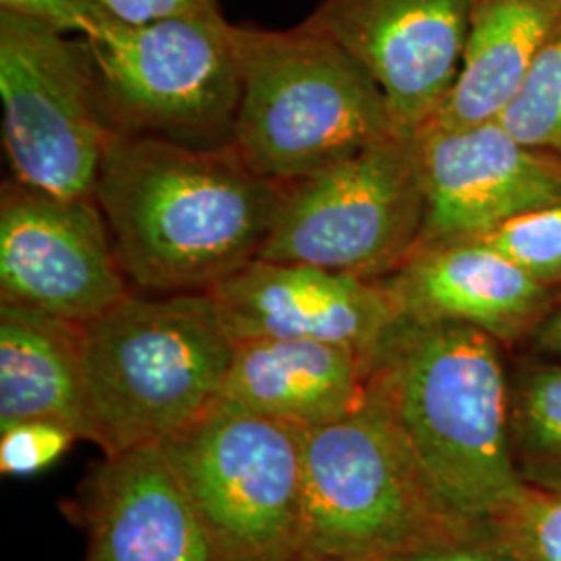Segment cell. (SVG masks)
<instances>
[{"label":"cell","instance_id":"5b68a950","mask_svg":"<svg viewBox=\"0 0 561 561\" xmlns=\"http://www.w3.org/2000/svg\"><path fill=\"white\" fill-rule=\"evenodd\" d=\"M460 541H474V530L435 503L368 403L304 431L300 549L389 561Z\"/></svg>","mask_w":561,"mask_h":561},{"label":"cell","instance_id":"277c9868","mask_svg":"<svg viewBox=\"0 0 561 561\" xmlns=\"http://www.w3.org/2000/svg\"><path fill=\"white\" fill-rule=\"evenodd\" d=\"M240 102L231 144L256 173L289 183L401 134L379 85L306 20L238 25Z\"/></svg>","mask_w":561,"mask_h":561},{"label":"cell","instance_id":"603a6c76","mask_svg":"<svg viewBox=\"0 0 561 561\" xmlns=\"http://www.w3.org/2000/svg\"><path fill=\"white\" fill-rule=\"evenodd\" d=\"M80 439L76 431L53 421H23L0 428V468L9 477L36 474Z\"/></svg>","mask_w":561,"mask_h":561},{"label":"cell","instance_id":"2e32d148","mask_svg":"<svg viewBox=\"0 0 561 561\" xmlns=\"http://www.w3.org/2000/svg\"><path fill=\"white\" fill-rule=\"evenodd\" d=\"M221 400L312 431L364 408L366 358L327 341H236Z\"/></svg>","mask_w":561,"mask_h":561},{"label":"cell","instance_id":"83f0119b","mask_svg":"<svg viewBox=\"0 0 561 561\" xmlns=\"http://www.w3.org/2000/svg\"><path fill=\"white\" fill-rule=\"evenodd\" d=\"M285 561H370L354 560V558H343V556H333V553H322V551H312V549H298L294 556H289Z\"/></svg>","mask_w":561,"mask_h":561},{"label":"cell","instance_id":"ac0fdd59","mask_svg":"<svg viewBox=\"0 0 561 561\" xmlns=\"http://www.w3.org/2000/svg\"><path fill=\"white\" fill-rule=\"evenodd\" d=\"M83 324L20 304L0 306V428L53 421L83 439Z\"/></svg>","mask_w":561,"mask_h":561},{"label":"cell","instance_id":"8992f818","mask_svg":"<svg viewBox=\"0 0 561 561\" xmlns=\"http://www.w3.org/2000/svg\"><path fill=\"white\" fill-rule=\"evenodd\" d=\"M422 222L416 140L396 134L285 183L259 259L382 280L416 252Z\"/></svg>","mask_w":561,"mask_h":561},{"label":"cell","instance_id":"6da1fadb","mask_svg":"<svg viewBox=\"0 0 561 561\" xmlns=\"http://www.w3.org/2000/svg\"><path fill=\"white\" fill-rule=\"evenodd\" d=\"M285 183L256 173L231 141L196 146L111 131L94 198L134 294H208L256 261Z\"/></svg>","mask_w":561,"mask_h":561},{"label":"cell","instance_id":"ffe728a7","mask_svg":"<svg viewBox=\"0 0 561 561\" xmlns=\"http://www.w3.org/2000/svg\"><path fill=\"white\" fill-rule=\"evenodd\" d=\"M500 123L522 144L561 157V23L542 44Z\"/></svg>","mask_w":561,"mask_h":561},{"label":"cell","instance_id":"9a60e30c","mask_svg":"<svg viewBox=\"0 0 561 561\" xmlns=\"http://www.w3.org/2000/svg\"><path fill=\"white\" fill-rule=\"evenodd\" d=\"M382 285L400 317L460 322L497 341L518 340L551 304L549 285L484 240L421 248Z\"/></svg>","mask_w":561,"mask_h":561},{"label":"cell","instance_id":"30bf717a","mask_svg":"<svg viewBox=\"0 0 561 561\" xmlns=\"http://www.w3.org/2000/svg\"><path fill=\"white\" fill-rule=\"evenodd\" d=\"M129 294L96 198H62L15 178L2 185V301L85 324Z\"/></svg>","mask_w":561,"mask_h":561},{"label":"cell","instance_id":"8fae6325","mask_svg":"<svg viewBox=\"0 0 561 561\" xmlns=\"http://www.w3.org/2000/svg\"><path fill=\"white\" fill-rule=\"evenodd\" d=\"M424 222L416 250L481 240L522 215L561 204V157L516 140L500 121L414 134Z\"/></svg>","mask_w":561,"mask_h":561},{"label":"cell","instance_id":"3957f363","mask_svg":"<svg viewBox=\"0 0 561 561\" xmlns=\"http://www.w3.org/2000/svg\"><path fill=\"white\" fill-rule=\"evenodd\" d=\"M83 439L104 456L162 445L221 398L236 352L208 294H129L83 324Z\"/></svg>","mask_w":561,"mask_h":561},{"label":"cell","instance_id":"cb8c5ba5","mask_svg":"<svg viewBox=\"0 0 561 561\" xmlns=\"http://www.w3.org/2000/svg\"><path fill=\"white\" fill-rule=\"evenodd\" d=\"M0 11L38 21L62 34L92 38L113 18L99 0H0Z\"/></svg>","mask_w":561,"mask_h":561},{"label":"cell","instance_id":"ba28073f","mask_svg":"<svg viewBox=\"0 0 561 561\" xmlns=\"http://www.w3.org/2000/svg\"><path fill=\"white\" fill-rule=\"evenodd\" d=\"M83 41L115 129L196 146L231 141L241 88L238 25L221 11L146 25L111 21Z\"/></svg>","mask_w":561,"mask_h":561},{"label":"cell","instance_id":"e0dca14e","mask_svg":"<svg viewBox=\"0 0 561 561\" xmlns=\"http://www.w3.org/2000/svg\"><path fill=\"white\" fill-rule=\"evenodd\" d=\"M560 23L561 0H474L458 78L422 127L461 129L500 119Z\"/></svg>","mask_w":561,"mask_h":561},{"label":"cell","instance_id":"52a82bcc","mask_svg":"<svg viewBox=\"0 0 561 561\" xmlns=\"http://www.w3.org/2000/svg\"><path fill=\"white\" fill-rule=\"evenodd\" d=\"M162 449L225 560L300 549L304 431L219 398Z\"/></svg>","mask_w":561,"mask_h":561},{"label":"cell","instance_id":"484cf974","mask_svg":"<svg viewBox=\"0 0 561 561\" xmlns=\"http://www.w3.org/2000/svg\"><path fill=\"white\" fill-rule=\"evenodd\" d=\"M389 561H503L491 551L477 547L474 541L449 542L431 549H422L416 553H408Z\"/></svg>","mask_w":561,"mask_h":561},{"label":"cell","instance_id":"7a4b0ae2","mask_svg":"<svg viewBox=\"0 0 561 561\" xmlns=\"http://www.w3.org/2000/svg\"><path fill=\"white\" fill-rule=\"evenodd\" d=\"M497 343L460 322L400 317L366 360V403L435 503L470 530L502 520L528 491Z\"/></svg>","mask_w":561,"mask_h":561},{"label":"cell","instance_id":"4fadbf2b","mask_svg":"<svg viewBox=\"0 0 561 561\" xmlns=\"http://www.w3.org/2000/svg\"><path fill=\"white\" fill-rule=\"evenodd\" d=\"M208 296L236 341H327L352 347L366 360L400 319L382 280L304 262L256 259Z\"/></svg>","mask_w":561,"mask_h":561},{"label":"cell","instance_id":"5bb4252c","mask_svg":"<svg viewBox=\"0 0 561 561\" xmlns=\"http://www.w3.org/2000/svg\"><path fill=\"white\" fill-rule=\"evenodd\" d=\"M83 514V561H227L162 445L104 456Z\"/></svg>","mask_w":561,"mask_h":561},{"label":"cell","instance_id":"44dd1931","mask_svg":"<svg viewBox=\"0 0 561 561\" xmlns=\"http://www.w3.org/2000/svg\"><path fill=\"white\" fill-rule=\"evenodd\" d=\"M481 240L545 285L561 283V204L503 222Z\"/></svg>","mask_w":561,"mask_h":561},{"label":"cell","instance_id":"4316f807","mask_svg":"<svg viewBox=\"0 0 561 561\" xmlns=\"http://www.w3.org/2000/svg\"><path fill=\"white\" fill-rule=\"evenodd\" d=\"M537 343L542 352H549V354L561 358V308L553 317H549L547 321L542 322L539 335H537Z\"/></svg>","mask_w":561,"mask_h":561},{"label":"cell","instance_id":"7402d4cb","mask_svg":"<svg viewBox=\"0 0 561 561\" xmlns=\"http://www.w3.org/2000/svg\"><path fill=\"white\" fill-rule=\"evenodd\" d=\"M495 526L524 561H561V493L528 486Z\"/></svg>","mask_w":561,"mask_h":561},{"label":"cell","instance_id":"7c38bea8","mask_svg":"<svg viewBox=\"0 0 561 561\" xmlns=\"http://www.w3.org/2000/svg\"><path fill=\"white\" fill-rule=\"evenodd\" d=\"M474 0H324L308 21L375 80L405 136L437 113L460 71Z\"/></svg>","mask_w":561,"mask_h":561},{"label":"cell","instance_id":"9c48e42d","mask_svg":"<svg viewBox=\"0 0 561 561\" xmlns=\"http://www.w3.org/2000/svg\"><path fill=\"white\" fill-rule=\"evenodd\" d=\"M0 99L13 178L62 198H94L113 125L88 42L0 11Z\"/></svg>","mask_w":561,"mask_h":561},{"label":"cell","instance_id":"d4e9b609","mask_svg":"<svg viewBox=\"0 0 561 561\" xmlns=\"http://www.w3.org/2000/svg\"><path fill=\"white\" fill-rule=\"evenodd\" d=\"M104 11L125 25L194 18L221 11L219 0H99Z\"/></svg>","mask_w":561,"mask_h":561},{"label":"cell","instance_id":"d6986e66","mask_svg":"<svg viewBox=\"0 0 561 561\" xmlns=\"http://www.w3.org/2000/svg\"><path fill=\"white\" fill-rule=\"evenodd\" d=\"M510 431L524 482L561 493V364L522 375L510 403Z\"/></svg>","mask_w":561,"mask_h":561}]
</instances>
